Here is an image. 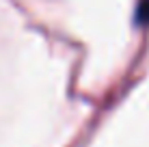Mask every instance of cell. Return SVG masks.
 Returning <instances> with one entry per match:
<instances>
[{"label": "cell", "mask_w": 149, "mask_h": 147, "mask_svg": "<svg viewBox=\"0 0 149 147\" xmlns=\"http://www.w3.org/2000/svg\"><path fill=\"white\" fill-rule=\"evenodd\" d=\"M138 15L143 20L149 17V0H138Z\"/></svg>", "instance_id": "obj_1"}]
</instances>
